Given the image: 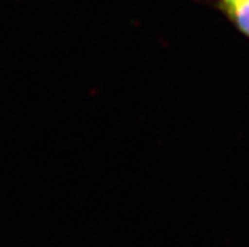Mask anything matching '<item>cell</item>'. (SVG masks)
<instances>
[{
	"instance_id": "7a4b0ae2",
	"label": "cell",
	"mask_w": 249,
	"mask_h": 247,
	"mask_svg": "<svg viewBox=\"0 0 249 247\" xmlns=\"http://www.w3.org/2000/svg\"><path fill=\"white\" fill-rule=\"evenodd\" d=\"M220 1H235V0H220Z\"/></svg>"
},
{
	"instance_id": "6da1fadb",
	"label": "cell",
	"mask_w": 249,
	"mask_h": 247,
	"mask_svg": "<svg viewBox=\"0 0 249 247\" xmlns=\"http://www.w3.org/2000/svg\"><path fill=\"white\" fill-rule=\"evenodd\" d=\"M214 6L235 27L238 32L249 39V0H215Z\"/></svg>"
}]
</instances>
